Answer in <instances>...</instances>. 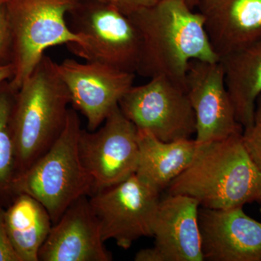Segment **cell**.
Returning <instances> with one entry per match:
<instances>
[{
	"instance_id": "9c48e42d",
	"label": "cell",
	"mask_w": 261,
	"mask_h": 261,
	"mask_svg": "<svg viewBox=\"0 0 261 261\" xmlns=\"http://www.w3.org/2000/svg\"><path fill=\"white\" fill-rule=\"evenodd\" d=\"M102 127L82 129L79 149L84 167L94 181V192L124 181L137 172L138 129L116 106Z\"/></svg>"
},
{
	"instance_id": "2e32d148",
	"label": "cell",
	"mask_w": 261,
	"mask_h": 261,
	"mask_svg": "<svg viewBox=\"0 0 261 261\" xmlns=\"http://www.w3.org/2000/svg\"><path fill=\"white\" fill-rule=\"evenodd\" d=\"M139 163L136 174L158 191L166 190L191 163L198 143L184 139L163 142L145 130L138 129Z\"/></svg>"
},
{
	"instance_id": "484cf974",
	"label": "cell",
	"mask_w": 261,
	"mask_h": 261,
	"mask_svg": "<svg viewBox=\"0 0 261 261\" xmlns=\"http://www.w3.org/2000/svg\"><path fill=\"white\" fill-rule=\"evenodd\" d=\"M108 1H110V2H111V0H108Z\"/></svg>"
},
{
	"instance_id": "5b68a950",
	"label": "cell",
	"mask_w": 261,
	"mask_h": 261,
	"mask_svg": "<svg viewBox=\"0 0 261 261\" xmlns=\"http://www.w3.org/2000/svg\"><path fill=\"white\" fill-rule=\"evenodd\" d=\"M78 0H4L12 37L14 75L10 80L18 91L44 56L46 49L82 38L72 31L67 15Z\"/></svg>"
},
{
	"instance_id": "8fae6325",
	"label": "cell",
	"mask_w": 261,
	"mask_h": 261,
	"mask_svg": "<svg viewBox=\"0 0 261 261\" xmlns=\"http://www.w3.org/2000/svg\"><path fill=\"white\" fill-rule=\"evenodd\" d=\"M186 92L195 113L198 144L224 140L243 133L225 82L221 61H192L189 64Z\"/></svg>"
},
{
	"instance_id": "e0dca14e",
	"label": "cell",
	"mask_w": 261,
	"mask_h": 261,
	"mask_svg": "<svg viewBox=\"0 0 261 261\" xmlns=\"http://www.w3.org/2000/svg\"><path fill=\"white\" fill-rule=\"evenodd\" d=\"M226 88L236 118L244 128L251 126L261 94V39L221 58Z\"/></svg>"
},
{
	"instance_id": "d6986e66",
	"label": "cell",
	"mask_w": 261,
	"mask_h": 261,
	"mask_svg": "<svg viewBox=\"0 0 261 261\" xmlns=\"http://www.w3.org/2000/svg\"><path fill=\"white\" fill-rule=\"evenodd\" d=\"M17 92L8 81L0 84V207L4 210L18 195L16 148L11 126Z\"/></svg>"
},
{
	"instance_id": "5bb4252c",
	"label": "cell",
	"mask_w": 261,
	"mask_h": 261,
	"mask_svg": "<svg viewBox=\"0 0 261 261\" xmlns=\"http://www.w3.org/2000/svg\"><path fill=\"white\" fill-rule=\"evenodd\" d=\"M191 197L168 194L160 200L153 225L154 249L162 261H203L198 213Z\"/></svg>"
},
{
	"instance_id": "6da1fadb",
	"label": "cell",
	"mask_w": 261,
	"mask_h": 261,
	"mask_svg": "<svg viewBox=\"0 0 261 261\" xmlns=\"http://www.w3.org/2000/svg\"><path fill=\"white\" fill-rule=\"evenodd\" d=\"M127 15L140 34L137 73L142 76L163 77L186 91L190 62L220 61L203 17L185 0H159Z\"/></svg>"
},
{
	"instance_id": "3957f363",
	"label": "cell",
	"mask_w": 261,
	"mask_h": 261,
	"mask_svg": "<svg viewBox=\"0 0 261 261\" xmlns=\"http://www.w3.org/2000/svg\"><path fill=\"white\" fill-rule=\"evenodd\" d=\"M70 103L69 92L57 63L44 55L15 95L11 126L17 179L58 140L66 123Z\"/></svg>"
},
{
	"instance_id": "7c38bea8",
	"label": "cell",
	"mask_w": 261,
	"mask_h": 261,
	"mask_svg": "<svg viewBox=\"0 0 261 261\" xmlns=\"http://www.w3.org/2000/svg\"><path fill=\"white\" fill-rule=\"evenodd\" d=\"M198 219L204 260L261 261V222L243 207H200Z\"/></svg>"
},
{
	"instance_id": "7a4b0ae2",
	"label": "cell",
	"mask_w": 261,
	"mask_h": 261,
	"mask_svg": "<svg viewBox=\"0 0 261 261\" xmlns=\"http://www.w3.org/2000/svg\"><path fill=\"white\" fill-rule=\"evenodd\" d=\"M242 134L198 144L193 160L168 187V194L191 197L200 207L229 209L261 200V171Z\"/></svg>"
},
{
	"instance_id": "7402d4cb",
	"label": "cell",
	"mask_w": 261,
	"mask_h": 261,
	"mask_svg": "<svg viewBox=\"0 0 261 261\" xmlns=\"http://www.w3.org/2000/svg\"><path fill=\"white\" fill-rule=\"evenodd\" d=\"M0 261H20L8 238L4 221V209L0 207Z\"/></svg>"
},
{
	"instance_id": "44dd1931",
	"label": "cell",
	"mask_w": 261,
	"mask_h": 261,
	"mask_svg": "<svg viewBox=\"0 0 261 261\" xmlns=\"http://www.w3.org/2000/svg\"><path fill=\"white\" fill-rule=\"evenodd\" d=\"M13 37L4 0L0 2V65L12 63Z\"/></svg>"
},
{
	"instance_id": "cb8c5ba5",
	"label": "cell",
	"mask_w": 261,
	"mask_h": 261,
	"mask_svg": "<svg viewBox=\"0 0 261 261\" xmlns=\"http://www.w3.org/2000/svg\"><path fill=\"white\" fill-rule=\"evenodd\" d=\"M136 261H162L161 256L158 252L152 248L143 249L136 254L135 257Z\"/></svg>"
},
{
	"instance_id": "8992f818",
	"label": "cell",
	"mask_w": 261,
	"mask_h": 261,
	"mask_svg": "<svg viewBox=\"0 0 261 261\" xmlns=\"http://www.w3.org/2000/svg\"><path fill=\"white\" fill-rule=\"evenodd\" d=\"M69 14L70 29L82 38V43L67 44L68 50L87 61L137 73L141 40L128 15L108 0H78Z\"/></svg>"
},
{
	"instance_id": "603a6c76",
	"label": "cell",
	"mask_w": 261,
	"mask_h": 261,
	"mask_svg": "<svg viewBox=\"0 0 261 261\" xmlns=\"http://www.w3.org/2000/svg\"><path fill=\"white\" fill-rule=\"evenodd\" d=\"M159 0H111V3L116 5L126 15L132 12L154 4ZM192 8L197 6L202 0H185Z\"/></svg>"
},
{
	"instance_id": "277c9868",
	"label": "cell",
	"mask_w": 261,
	"mask_h": 261,
	"mask_svg": "<svg viewBox=\"0 0 261 261\" xmlns=\"http://www.w3.org/2000/svg\"><path fill=\"white\" fill-rule=\"evenodd\" d=\"M80 117L69 108L66 123L58 140L17 179V195L25 193L39 201L59 221L75 201L94 192V181L81 160Z\"/></svg>"
},
{
	"instance_id": "ba28073f",
	"label": "cell",
	"mask_w": 261,
	"mask_h": 261,
	"mask_svg": "<svg viewBox=\"0 0 261 261\" xmlns=\"http://www.w3.org/2000/svg\"><path fill=\"white\" fill-rule=\"evenodd\" d=\"M137 129L150 132L163 142L190 139L195 134V113L186 91L163 77L132 86L118 103Z\"/></svg>"
},
{
	"instance_id": "4fadbf2b",
	"label": "cell",
	"mask_w": 261,
	"mask_h": 261,
	"mask_svg": "<svg viewBox=\"0 0 261 261\" xmlns=\"http://www.w3.org/2000/svg\"><path fill=\"white\" fill-rule=\"evenodd\" d=\"M88 196L80 197L68 207L39 252L40 261H111L105 246L100 225Z\"/></svg>"
},
{
	"instance_id": "ffe728a7",
	"label": "cell",
	"mask_w": 261,
	"mask_h": 261,
	"mask_svg": "<svg viewBox=\"0 0 261 261\" xmlns=\"http://www.w3.org/2000/svg\"><path fill=\"white\" fill-rule=\"evenodd\" d=\"M242 138L249 155L261 171V94L255 103L252 125L244 128Z\"/></svg>"
},
{
	"instance_id": "83f0119b",
	"label": "cell",
	"mask_w": 261,
	"mask_h": 261,
	"mask_svg": "<svg viewBox=\"0 0 261 261\" xmlns=\"http://www.w3.org/2000/svg\"><path fill=\"white\" fill-rule=\"evenodd\" d=\"M1 1H2V0H0V2H1Z\"/></svg>"
},
{
	"instance_id": "9a60e30c",
	"label": "cell",
	"mask_w": 261,
	"mask_h": 261,
	"mask_svg": "<svg viewBox=\"0 0 261 261\" xmlns=\"http://www.w3.org/2000/svg\"><path fill=\"white\" fill-rule=\"evenodd\" d=\"M197 7L220 59L261 39V0H202Z\"/></svg>"
},
{
	"instance_id": "52a82bcc",
	"label": "cell",
	"mask_w": 261,
	"mask_h": 261,
	"mask_svg": "<svg viewBox=\"0 0 261 261\" xmlns=\"http://www.w3.org/2000/svg\"><path fill=\"white\" fill-rule=\"evenodd\" d=\"M161 192L136 173L89 196L105 242L113 240L128 250L135 241L152 236V225Z\"/></svg>"
},
{
	"instance_id": "ac0fdd59",
	"label": "cell",
	"mask_w": 261,
	"mask_h": 261,
	"mask_svg": "<svg viewBox=\"0 0 261 261\" xmlns=\"http://www.w3.org/2000/svg\"><path fill=\"white\" fill-rule=\"evenodd\" d=\"M5 228L20 261H39V252L53 224L44 206L32 196L18 194L4 210Z\"/></svg>"
},
{
	"instance_id": "30bf717a",
	"label": "cell",
	"mask_w": 261,
	"mask_h": 261,
	"mask_svg": "<svg viewBox=\"0 0 261 261\" xmlns=\"http://www.w3.org/2000/svg\"><path fill=\"white\" fill-rule=\"evenodd\" d=\"M57 68L73 107L87 119L89 132L104 123L135 80V73L98 62L66 59Z\"/></svg>"
},
{
	"instance_id": "4316f807",
	"label": "cell",
	"mask_w": 261,
	"mask_h": 261,
	"mask_svg": "<svg viewBox=\"0 0 261 261\" xmlns=\"http://www.w3.org/2000/svg\"><path fill=\"white\" fill-rule=\"evenodd\" d=\"M260 201H261V200H260ZM260 212H261V208H260Z\"/></svg>"
},
{
	"instance_id": "d4e9b609",
	"label": "cell",
	"mask_w": 261,
	"mask_h": 261,
	"mask_svg": "<svg viewBox=\"0 0 261 261\" xmlns=\"http://www.w3.org/2000/svg\"><path fill=\"white\" fill-rule=\"evenodd\" d=\"M15 67L13 63L0 65V84L11 80L14 75Z\"/></svg>"
}]
</instances>
